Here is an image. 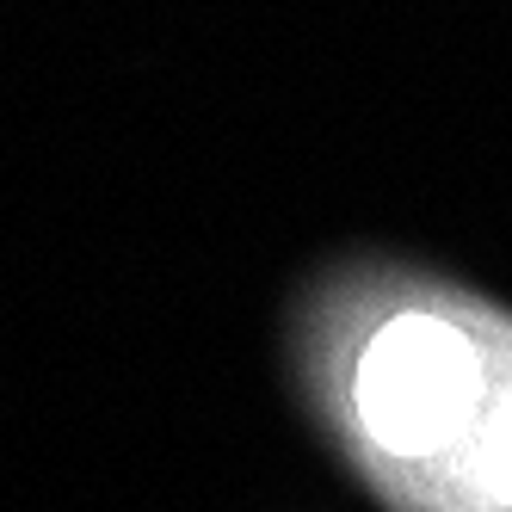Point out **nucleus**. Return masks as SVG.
Masks as SVG:
<instances>
[{"instance_id":"nucleus-1","label":"nucleus","mask_w":512,"mask_h":512,"mask_svg":"<svg viewBox=\"0 0 512 512\" xmlns=\"http://www.w3.org/2000/svg\"><path fill=\"white\" fill-rule=\"evenodd\" d=\"M346 414L377 463H432L475 445L512 500V315L451 284H395L358 309Z\"/></svg>"}]
</instances>
